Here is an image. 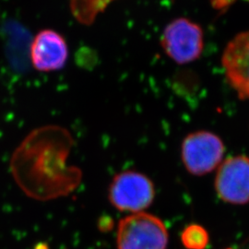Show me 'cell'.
Returning <instances> with one entry per match:
<instances>
[{
    "label": "cell",
    "instance_id": "obj_1",
    "mask_svg": "<svg viewBox=\"0 0 249 249\" xmlns=\"http://www.w3.org/2000/svg\"><path fill=\"white\" fill-rule=\"evenodd\" d=\"M116 243L118 249H166L168 231L156 216L132 214L118 224Z\"/></svg>",
    "mask_w": 249,
    "mask_h": 249
},
{
    "label": "cell",
    "instance_id": "obj_2",
    "mask_svg": "<svg viewBox=\"0 0 249 249\" xmlns=\"http://www.w3.org/2000/svg\"><path fill=\"white\" fill-rule=\"evenodd\" d=\"M154 196L151 180L133 171L116 175L109 187V200L121 212L140 213L151 206Z\"/></svg>",
    "mask_w": 249,
    "mask_h": 249
},
{
    "label": "cell",
    "instance_id": "obj_3",
    "mask_svg": "<svg viewBox=\"0 0 249 249\" xmlns=\"http://www.w3.org/2000/svg\"><path fill=\"white\" fill-rule=\"evenodd\" d=\"M223 153L222 140L208 131L189 134L182 144V160L185 167L195 176L213 172L221 163Z\"/></svg>",
    "mask_w": 249,
    "mask_h": 249
},
{
    "label": "cell",
    "instance_id": "obj_4",
    "mask_svg": "<svg viewBox=\"0 0 249 249\" xmlns=\"http://www.w3.org/2000/svg\"><path fill=\"white\" fill-rule=\"evenodd\" d=\"M161 45L176 62H192L197 59L202 52L203 33L200 27L189 19L177 18L164 29Z\"/></svg>",
    "mask_w": 249,
    "mask_h": 249
},
{
    "label": "cell",
    "instance_id": "obj_5",
    "mask_svg": "<svg viewBox=\"0 0 249 249\" xmlns=\"http://www.w3.org/2000/svg\"><path fill=\"white\" fill-rule=\"evenodd\" d=\"M215 189L221 199L231 204L243 205L249 202V158L234 156L220 165Z\"/></svg>",
    "mask_w": 249,
    "mask_h": 249
},
{
    "label": "cell",
    "instance_id": "obj_6",
    "mask_svg": "<svg viewBox=\"0 0 249 249\" xmlns=\"http://www.w3.org/2000/svg\"><path fill=\"white\" fill-rule=\"evenodd\" d=\"M223 69L241 99H249V31L232 39L223 54Z\"/></svg>",
    "mask_w": 249,
    "mask_h": 249
},
{
    "label": "cell",
    "instance_id": "obj_7",
    "mask_svg": "<svg viewBox=\"0 0 249 249\" xmlns=\"http://www.w3.org/2000/svg\"><path fill=\"white\" fill-rule=\"evenodd\" d=\"M35 69L42 72L59 71L69 57V46L65 38L53 30H43L33 40L30 50Z\"/></svg>",
    "mask_w": 249,
    "mask_h": 249
},
{
    "label": "cell",
    "instance_id": "obj_8",
    "mask_svg": "<svg viewBox=\"0 0 249 249\" xmlns=\"http://www.w3.org/2000/svg\"><path fill=\"white\" fill-rule=\"evenodd\" d=\"M181 240L187 249H205L209 244V233L198 224H190L182 232Z\"/></svg>",
    "mask_w": 249,
    "mask_h": 249
},
{
    "label": "cell",
    "instance_id": "obj_9",
    "mask_svg": "<svg viewBox=\"0 0 249 249\" xmlns=\"http://www.w3.org/2000/svg\"><path fill=\"white\" fill-rule=\"evenodd\" d=\"M233 0H213L214 6L217 9L221 8H225L227 7L230 3H231Z\"/></svg>",
    "mask_w": 249,
    "mask_h": 249
},
{
    "label": "cell",
    "instance_id": "obj_10",
    "mask_svg": "<svg viewBox=\"0 0 249 249\" xmlns=\"http://www.w3.org/2000/svg\"></svg>",
    "mask_w": 249,
    "mask_h": 249
}]
</instances>
